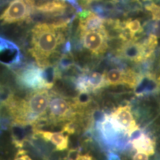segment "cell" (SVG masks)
Returning a JSON list of instances; mask_svg holds the SVG:
<instances>
[{
	"mask_svg": "<svg viewBox=\"0 0 160 160\" xmlns=\"http://www.w3.org/2000/svg\"><path fill=\"white\" fill-rule=\"evenodd\" d=\"M66 30L57 29L51 23H37L31 31L30 53L41 68L51 65V59L57 54V50L65 42Z\"/></svg>",
	"mask_w": 160,
	"mask_h": 160,
	"instance_id": "obj_1",
	"label": "cell"
},
{
	"mask_svg": "<svg viewBox=\"0 0 160 160\" xmlns=\"http://www.w3.org/2000/svg\"><path fill=\"white\" fill-rule=\"evenodd\" d=\"M35 11L34 0H11L0 12V26L27 22L31 20Z\"/></svg>",
	"mask_w": 160,
	"mask_h": 160,
	"instance_id": "obj_2",
	"label": "cell"
},
{
	"mask_svg": "<svg viewBox=\"0 0 160 160\" xmlns=\"http://www.w3.org/2000/svg\"><path fill=\"white\" fill-rule=\"evenodd\" d=\"M48 111L50 122L53 123L74 120L78 113L74 103L55 94L51 97Z\"/></svg>",
	"mask_w": 160,
	"mask_h": 160,
	"instance_id": "obj_3",
	"label": "cell"
},
{
	"mask_svg": "<svg viewBox=\"0 0 160 160\" xmlns=\"http://www.w3.org/2000/svg\"><path fill=\"white\" fill-rule=\"evenodd\" d=\"M17 82L20 86L34 91L48 90L42 75V68L34 64L22 68L16 72Z\"/></svg>",
	"mask_w": 160,
	"mask_h": 160,
	"instance_id": "obj_4",
	"label": "cell"
},
{
	"mask_svg": "<svg viewBox=\"0 0 160 160\" xmlns=\"http://www.w3.org/2000/svg\"><path fill=\"white\" fill-rule=\"evenodd\" d=\"M79 35L83 47L96 57L102 55L108 47L109 37L105 28L99 31L85 32Z\"/></svg>",
	"mask_w": 160,
	"mask_h": 160,
	"instance_id": "obj_5",
	"label": "cell"
},
{
	"mask_svg": "<svg viewBox=\"0 0 160 160\" xmlns=\"http://www.w3.org/2000/svg\"><path fill=\"white\" fill-rule=\"evenodd\" d=\"M111 117L114 119L120 128L129 137L133 132L139 128L133 118L131 108L129 105L119 106L111 113Z\"/></svg>",
	"mask_w": 160,
	"mask_h": 160,
	"instance_id": "obj_6",
	"label": "cell"
},
{
	"mask_svg": "<svg viewBox=\"0 0 160 160\" xmlns=\"http://www.w3.org/2000/svg\"><path fill=\"white\" fill-rule=\"evenodd\" d=\"M69 6L63 0H48L35 5V11L45 16L59 17L68 11Z\"/></svg>",
	"mask_w": 160,
	"mask_h": 160,
	"instance_id": "obj_7",
	"label": "cell"
},
{
	"mask_svg": "<svg viewBox=\"0 0 160 160\" xmlns=\"http://www.w3.org/2000/svg\"><path fill=\"white\" fill-rule=\"evenodd\" d=\"M118 53L121 57L134 62L136 63L145 61L142 45L134 41L124 42L123 45H122L118 50Z\"/></svg>",
	"mask_w": 160,
	"mask_h": 160,
	"instance_id": "obj_8",
	"label": "cell"
},
{
	"mask_svg": "<svg viewBox=\"0 0 160 160\" xmlns=\"http://www.w3.org/2000/svg\"><path fill=\"white\" fill-rule=\"evenodd\" d=\"M34 135L39 136L45 141L51 142L57 151H63L68 147V136L64 135L62 132L44 131L33 129Z\"/></svg>",
	"mask_w": 160,
	"mask_h": 160,
	"instance_id": "obj_9",
	"label": "cell"
},
{
	"mask_svg": "<svg viewBox=\"0 0 160 160\" xmlns=\"http://www.w3.org/2000/svg\"><path fill=\"white\" fill-rule=\"evenodd\" d=\"M133 148L137 152L146 153L147 155H153L155 153V142L147 134L145 131L137 138L131 142Z\"/></svg>",
	"mask_w": 160,
	"mask_h": 160,
	"instance_id": "obj_10",
	"label": "cell"
},
{
	"mask_svg": "<svg viewBox=\"0 0 160 160\" xmlns=\"http://www.w3.org/2000/svg\"><path fill=\"white\" fill-rule=\"evenodd\" d=\"M84 74H85L86 91L88 93L97 92L107 86L104 74H102L99 72L89 73V71H85Z\"/></svg>",
	"mask_w": 160,
	"mask_h": 160,
	"instance_id": "obj_11",
	"label": "cell"
},
{
	"mask_svg": "<svg viewBox=\"0 0 160 160\" xmlns=\"http://www.w3.org/2000/svg\"><path fill=\"white\" fill-rule=\"evenodd\" d=\"M124 70L119 68H112L105 73V79L107 85H123Z\"/></svg>",
	"mask_w": 160,
	"mask_h": 160,
	"instance_id": "obj_12",
	"label": "cell"
},
{
	"mask_svg": "<svg viewBox=\"0 0 160 160\" xmlns=\"http://www.w3.org/2000/svg\"><path fill=\"white\" fill-rule=\"evenodd\" d=\"M56 65L62 73V71H68L75 68L77 64L75 62L74 56L71 52L68 53H62Z\"/></svg>",
	"mask_w": 160,
	"mask_h": 160,
	"instance_id": "obj_13",
	"label": "cell"
},
{
	"mask_svg": "<svg viewBox=\"0 0 160 160\" xmlns=\"http://www.w3.org/2000/svg\"><path fill=\"white\" fill-rule=\"evenodd\" d=\"M124 28L127 29L131 34L135 38V35L138 33H141L143 31V28L142 27L141 22L139 19H130L127 21L123 22Z\"/></svg>",
	"mask_w": 160,
	"mask_h": 160,
	"instance_id": "obj_14",
	"label": "cell"
},
{
	"mask_svg": "<svg viewBox=\"0 0 160 160\" xmlns=\"http://www.w3.org/2000/svg\"><path fill=\"white\" fill-rule=\"evenodd\" d=\"M145 9L151 13L153 21L160 20V5L155 3H149L145 5Z\"/></svg>",
	"mask_w": 160,
	"mask_h": 160,
	"instance_id": "obj_15",
	"label": "cell"
},
{
	"mask_svg": "<svg viewBox=\"0 0 160 160\" xmlns=\"http://www.w3.org/2000/svg\"><path fill=\"white\" fill-rule=\"evenodd\" d=\"M81 149L80 148H71L68 151L66 160H79L81 156Z\"/></svg>",
	"mask_w": 160,
	"mask_h": 160,
	"instance_id": "obj_16",
	"label": "cell"
},
{
	"mask_svg": "<svg viewBox=\"0 0 160 160\" xmlns=\"http://www.w3.org/2000/svg\"><path fill=\"white\" fill-rule=\"evenodd\" d=\"M152 34L155 35L157 38H160V20L155 21L152 28Z\"/></svg>",
	"mask_w": 160,
	"mask_h": 160,
	"instance_id": "obj_17",
	"label": "cell"
},
{
	"mask_svg": "<svg viewBox=\"0 0 160 160\" xmlns=\"http://www.w3.org/2000/svg\"><path fill=\"white\" fill-rule=\"evenodd\" d=\"M14 160H32L31 158L29 157L28 155L25 154V152L22 151H19L17 153V157H16Z\"/></svg>",
	"mask_w": 160,
	"mask_h": 160,
	"instance_id": "obj_18",
	"label": "cell"
},
{
	"mask_svg": "<svg viewBox=\"0 0 160 160\" xmlns=\"http://www.w3.org/2000/svg\"><path fill=\"white\" fill-rule=\"evenodd\" d=\"M133 160H148V155L142 153V152H137L133 156Z\"/></svg>",
	"mask_w": 160,
	"mask_h": 160,
	"instance_id": "obj_19",
	"label": "cell"
},
{
	"mask_svg": "<svg viewBox=\"0 0 160 160\" xmlns=\"http://www.w3.org/2000/svg\"><path fill=\"white\" fill-rule=\"evenodd\" d=\"M108 160H121L119 156L114 152L111 151L108 154Z\"/></svg>",
	"mask_w": 160,
	"mask_h": 160,
	"instance_id": "obj_20",
	"label": "cell"
},
{
	"mask_svg": "<svg viewBox=\"0 0 160 160\" xmlns=\"http://www.w3.org/2000/svg\"><path fill=\"white\" fill-rule=\"evenodd\" d=\"M79 160H93V157L89 154H84L80 156Z\"/></svg>",
	"mask_w": 160,
	"mask_h": 160,
	"instance_id": "obj_21",
	"label": "cell"
}]
</instances>
